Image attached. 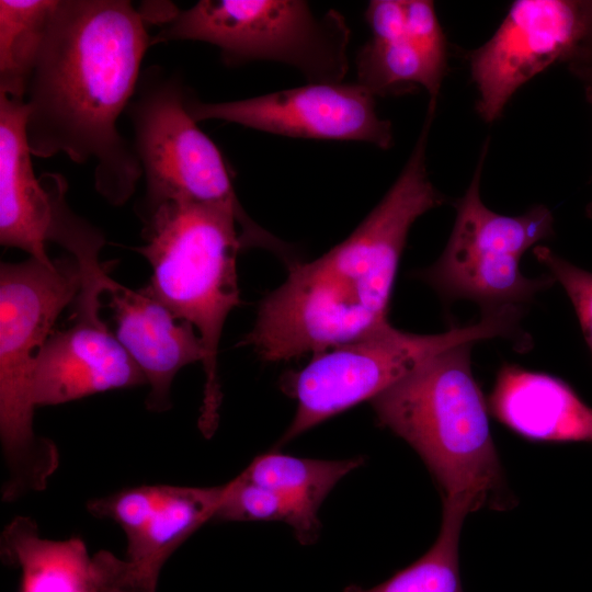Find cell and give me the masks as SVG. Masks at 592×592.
I'll list each match as a JSON object with an SVG mask.
<instances>
[{
    "label": "cell",
    "instance_id": "cell-14",
    "mask_svg": "<svg viewBox=\"0 0 592 592\" xmlns=\"http://www.w3.org/2000/svg\"><path fill=\"white\" fill-rule=\"evenodd\" d=\"M224 489L225 485L168 486L151 521L126 540L124 559L109 551H100L92 558L99 592H156L168 558L205 522L215 519Z\"/></svg>",
    "mask_w": 592,
    "mask_h": 592
},
{
    "label": "cell",
    "instance_id": "cell-6",
    "mask_svg": "<svg viewBox=\"0 0 592 592\" xmlns=\"http://www.w3.org/2000/svg\"><path fill=\"white\" fill-rule=\"evenodd\" d=\"M190 89L178 73L152 65L140 72L125 113L145 177L138 216L171 201L223 204L241 219L246 248H263L284 259L291 249L244 212L221 152L186 109Z\"/></svg>",
    "mask_w": 592,
    "mask_h": 592
},
{
    "label": "cell",
    "instance_id": "cell-17",
    "mask_svg": "<svg viewBox=\"0 0 592 592\" xmlns=\"http://www.w3.org/2000/svg\"><path fill=\"white\" fill-rule=\"evenodd\" d=\"M1 554L21 569V592H99L84 543L44 538L31 517L18 516L7 525Z\"/></svg>",
    "mask_w": 592,
    "mask_h": 592
},
{
    "label": "cell",
    "instance_id": "cell-28",
    "mask_svg": "<svg viewBox=\"0 0 592 592\" xmlns=\"http://www.w3.org/2000/svg\"><path fill=\"white\" fill-rule=\"evenodd\" d=\"M583 7L588 23V33L583 45L588 42L591 44L582 46L578 53V56H592V1H583Z\"/></svg>",
    "mask_w": 592,
    "mask_h": 592
},
{
    "label": "cell",
    "instance_id": "cell-29",
    "mask_svg": "<svg viewBox=\"0 0 592 592\" xmlns=\"http://www.w3.org/2000/svg\"><path fill=\"white\" fill-rule=\"evenodd\" d=\"M585 92H587V98H588L589 102L592 104V90L585 88ZM589 215L592 216V205H590V207H589Z\"/></svg>",
    "mask_w": 592,
    "mask_h": 592
},
{
    "label": "cell",
    "instance_id": "cell-15",
    "mask_svg": "<svg viewBox=\"0 0 592 592\" xmlns=\"http://www.w3.org/2000/svg\"><path fill=\"white\" fill-rule=\"evenodd\" d=\"M27 116L25 101L0 93V243L50 264L45 242L52 223V200L34 173Z\"/></svg>",
    "mask_w": 592,
    "mask_h": 592
},
{
    "label": "cell",
    "instance_id": "cell-16",
    "mask_svg": "<svg viewBox=\"0 0 592 592\" xmlns=\"http://www.w3.org/2000/svg\"><path fill=\"white\" fill-rule=\"evenodd\" d=\"M488 402L501 423L526 440L592 443V408L557 377L505 364Z\"/></svg>",
    "mask_w": 592,
    "mask_h": 592
},
{
    "label": "cell",
    "instance_id": "cell-9",
    "mask_svg": "<svg viewBox=\"0 0 592 592\" xmlns=\"http://www.w3.org/2000/svg\"><path fill=\"white\" fill-rule=\"evenodd\" d=\"M487 143L465 195L456 204V220L440 259L419 272L420 278L448 299L468 298L494 308L519 305L554 284L555 278H526L520 271L522 254L553 234L554 218L545 206L523 215L490 210L479 187Z\"/></svg>",
    "mask_w": 592,
    "mask_h": 592
},
{
    "label": "cell",
    "instance_id": "cell-7",
    "mask_svg": "<svg viewBox=\"0 0 592 592\" xmlns=\"http://www.w3.org/2000/svg\"><path fill=\"white\" fill-rule=\"evenodd\" d=\"M521 310L485 308L481 319L437 334L405 332L388 323L354 341L314 354L299 371L282 378V389L297 401L282 437L288 442L325 420L372 400L435 355L463 343L496 337L517 338Z\"/></svg>",
    "mask_w": 592,
    "mask_h": 592
},
{
    "label": "cell",
    "instance_id": "cell-4",
    "mask_svg": "<svg viewBox=\"0 0 592 592\" xmlns=\"http://www.w3.org/2000/svg\"><path fill=\"white\" fill-rule=\"evenodd\" d=\"M139 217L146 243L135 250L152 270L143 288L198 330L205 373L198 426L210 436L221 401L219 341L227 316L241 304L236 262L242 223L229 206L189 201L166 202Z\"/></svg>",
    "mask_w": 592,
    "mask_h": 592
},
{
    "label": "cell",
    "instance_id": "cell-2",
    "mask_svg": "<svg viewBox=\"0 0 592 592\" xmlns=\"http://www.w3.org/2000/svg\"><path fill=\"white\" fill-rule=\"evenodd\" d=\"M432 122V121H431ZM425 119L400 175L355 230L320 258L288 266L240 341L267 362L317 354L388 323L399 260L412 224L444 196L429 180Z\"/></svg>",
    "mask_w": 592,
    "mask_h": 592
},
{
    "label": "cell",
    "instance_id": "cell-23",
    "mask_svg": "<svg viewBox=\"0 0 592 592\" xmlns=\"http://www.w3.org/2000/svg\"><path fill=\"white\" fill-rule=\"evenodd\" d=\"M168 486H140L91 500L88 510L98 517L116 522L126 540L138 535L160 508Z\"/></svg>",
    "mask_w": 592,
    "mask_h": 592
},
{
    "label": "cell",
    "instance_id": "cell-5",
    "mask_svg": "<svg viewBox=\"0 0 592 592\" xmlns=\"http://www.w3.org/2000/svg\"><path fill=\"white\" fill-rule=\"evenodd\" d=\"M82 272L71 254L46 264L29 257L0 265V435L9 477L4 501L45 489L56 470V445L33 429L31 373L59 314L72 304Z\"/></svg>",
    "mask_w": 592,
    "mask_h": 592
},
{
    "label": "cell",
    "instance_id": "cell-22",
    "mask_svg": "<svg viewBox=\"0 0 592 592\" xmlns=\"http://www.w3.org/2000/svg\"><path fill=\"white\" fill-rule=\"evenodd\" d=\"M215 519L223 521H283L289 524L303 544L311 543L319 527L298 504L284 493L242 478L225 483Z\"/></svg>",
    "mask_w": 592,
    "mask_h": 592
},
{
    "label": "cell",
    "instance_id": "cell-8",
    "mask_svg": "<svg viewBox=\"0 0 592 592\" xmlns=\"http://www.w3.org/2000/svg\"><path fill=\"white\" fill-rule=\"evenodd\" d=\"M350 31L337 12L316 15L298 0H201L162 25L153 44L197 41L219 48L227 66L274 60L310 82H341Z\"/></svg>",
    "mask_w": 592,
    "mask_h": 592
},
{
    "label": "cell",
    "instance_id": "cell-10",
    "mask_svg": "<svg viewBox=\"0 0 592 592\" xmlns=\"http://www.w3.org/2000/svg\"><path fill=\"white\" fill-rule=\"evenodd\" d=\"M191 92L186 109L196 122L220 119L282 136L365 141L382 149L392 145L390 122L377 115L374 94L358 82H310L225 102H203Z\"/></svg>",
    "mask_w": 592,
    "mask_h": 592
},
{
    "label": "cell",
    "instance_id": "cell-13",
    "mask_svg": "<svg viewBox=\"0 0 592 592\" xmlns=\"http://www.w3.org/2000/svg\"><path fill=\"white\" fill-rule=\"evenodd\" d=\"M105 293L114 311L115 335L150 386L147 409L169 410L177 373L204 360L200 335L191 322L178 319L144 288L133 291L107 276Z\"/></svg>",
    "mask_w": 592,
    "mask_h": 592
},
{
    "label": "cell",
    "instance_id": "cell-1",
    "mask_svg": "<svg viewBox=\"0 0 592 592\" xmlns=\"http://www.w3.org/2000/svg\"><path fill=\"white\" fill-rule=\"evenodd\" d=\"M147 4L59 0L33 70L26 136L39 158L93 161L94 187L111 205L134 194L143 170L117 121L135 94L153 35Z\"/></svg>",
    "mask_w": 592,
    "mask_h": 592
},
{
    "label": "cell",
    "instance_id": "cell-27",
    "mask_svg": "<svg viewBox=\"0 0 592 592\" xmlns=\"http://www.w3.org/2000/svg\"><path fill=\"white\" fill-rule=\"evenodd\" d=\"M574 72L587 83L588 89L592 90V56H582L574 59Z\"/></svg>",
    "mask_w": 592,
    "mask_h": 592
},
{
    "label": "cell",
    "instance_id": "cell-11",
    "mask_svg": "<svg viewBox=\"0 0 592 592\" xmlns=\"http://www.w3.org/2000/svg\"><path fill=\"white\" fill-rule=\"evenodd\" d=\"M587 33L583 1H514L492 37L470 56L480 116L497 119L521 86L551 64L573 59Z\"/></svg>",
    "mask_w": 592,
    "mask_h": 592
},
{
    "label": "cell",
    "instance_id": "cell-12",
    "mask_svg": "<svg viewBox=\"0 0 592 592\" xmlns=\"http://www.w3.org/2000/svg\"><path fill=\"white\" fill-rule=\"evenodd\" d=\"M100 309L73 308L72 326L52 333L37 352L31 373L34 406L59 405L146 378L101 320Z\"/></svg>",
    "mask_w": 592,
    "mask_h": 592
},
{
    "label": "cell",
    "instance_id": "cell-3",
    "mask_svg": "<svg viewBox=\"0 0 592 592\" xmlns=\"http://www.w3.org/2000/svg\"><path fill=\"white\" fill-rule=\"evenodd\" d=\"M473 344L435 355L371 401L379 422L423 459L444 500L462 502L470 512L501 510L511 499L471 369Z\"/></svg>",
    "mask_w": 592,
    "mask_h": 592
},
{
    "label": "cell",
    "instance_id": "cell-20",
    "mask_svg": "<svg viewBox=\"0 0 592 592\" xmlns=\"http://www.w3.org/2000/svg\"><path fill=\"white\" fill-rule=\"evenodd\" d=\"M468 513L464 503L444 500L440 534L422 557L376 587L349 585L344 592H463L458 542Z\"/></svg>",
    "mask_w": 592,
    "mask_h": 592
},
{
    "label": "cell",
    "instance_id": "cell-25",
    "mask_svg": "<svg viewBox=\"0 0 592 592\" xmlns=\"http://www.w3.org/2000/svg\"><path fill=\"white\" fill-rule=\"evenodd\" d=\"M406 33L436 65L446 69V39L432 1L403 0Z\"/></svg>",
    "mask_w": 592,
    "mask_h": 592
},
{
    "label": "cell",
    "instance_id": "cell-24",
    "mask_svg": "<svg viewBox=\"0 0 592 592\" xmlns=\"http://www.w3.org/2000/svg\"><path fill=\"white\" fill-rule=\"evenodd\" d=\"M534 254L549 269L555 281H558L567 292L592 353V273L566 261L545 246L535 247Z\"/></svg>",
    "mask_w": 592,
    "mask_h": 592
},
{
    "label": "cell",
    "instance_id": "cell-21",
    "mask_svg": "<svg viewBox=\"0 0 592 592\" xmlns=\"http://www.w3.org/2000/svg\"><path fill=\"white\" fill-rule=\"evenodd\" d=\"M357 82L374 95L383 94L401 83H418L435 101L445 75L407 33L389 41L371 39L356 58Z\"/></svg>",
    "mask_w": 592,
    "mask_h": 592
},
{
    "label": "cell",
    "instance_id": "cell-18",
    "mask_svg": "<svg viewBox=\"0 0 592 592\" xmlns=\"http://www.w3.org/2000/svg\"><path fill=\"white\" fill-rule=\"evenodd\" d=\"M59 0H0V93L25 101Z\"/></svg>",
    "mask_w": 592,
    "mask_h": 592
},
{
    "label": "cell",
    "instance_id": "cell-26",
    "mask_svg": "<svg viewBox=\"0 0 592 592\" xmlns=\"http://www.w3.org/2000/svg\"><path fill=\"white\" fill-rule=\"evenodd\" d=\"M365 18L372 31V39L389 41L406 34L403 0L371 1Z\"/></svg>",
    "mask_w": 592,
    "mask_h": 592
},
{
    "label": "cell",
    "instance_id": "cell-19",
    "mask_svg": "<svg viewBox=\"0 0 592 592\" xmlns=\"http://www.w3.org/2000/svg\"><path fill=\"white\" fill-rule=\"evenodd\" d=\"M363 463L362 458L321 460L270 452L254 458L239 475L273 488L295 501L311 520L335 483Z\"/></svg>",
    "mask_w": 592,
    "mask_h": 592
}]
</instances>
